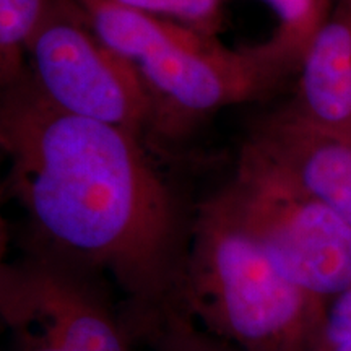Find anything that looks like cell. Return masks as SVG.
<instances>
[{
	"instance_id": "cell-1",
	"label": "cell",
	"mask_w": 351,
	"mask_h": 351,
	"mask_svg": "<svg viewBox=\"0 0 351 351\" xmlns=\"http://www.w3.org/2000/svg\"><path fill=\"white\" fill-rule=\"evenodd\" d=\"M0 152L7 189L32 226V247L111 282L134 337L181 309L195 210L153 163L142 138L64 112L28 70L0 88Z\"/></svg>"
},
{
	"instance_id": "cell-13",
	"label": "cell",
	"mask_w": 351,
	"mask_h": 351,
	"mask_svg": "<svg viewBox=\"0 0 351 351\" xmlns=\"http://www.w3.org/2000/svg\"><path fill=\"white\" fill-rule=\"evenodd\" d=\"M319 351H351V287L328 301Z\"/></svg>"
},
{
	"instance_id": "cell-10",
	"label": "cell",
	"mask_w": 351,
	"mask_h": 351,
	"mask_svg": "<svg viewBox=\"0 0 351 351\" xmlns=\"http://www.w3.org/2000/svg\"><path fill=\"white\" fill-rule=\"evenodd\" d=\"M274 10L278 26L274 39L301 62L302 52L332 12L335 0H263Z\"/></svg>"
},
{
	"instance_id": "cell-15",
	"label": "cell",
	"mask_w": 351,
	"mask_h": 351,
	"mask_svg": "<svg viewBox=\"0 0 351 351\" xmlns=\"http://www.w3.org/2000/svg\"><path fill=\"white\" fill-rule=\"evenodd\" d=\"M341 2H346V3H350V5H351V0H341Z\"/></svg>"
},
{
	"instance_id": "cell-9",
	"label": "cell",
	"mask_w": 351,
	"mask_h": 351,
	"mask_svg": "<svg viewBox=\"0 0 351 351\" xmlns=\"http://www.w3.org/2000/svg\"><path fill=\"white\" fill-rule=\"evenodd\" d=\"M49 0H0V88L26 73V44Z\"/></svg>"
},
{
	"instance_id": "cell-2",
	"label": "cell",
	"mask_w": 351,
	"mask_h": 351,
	"mask_svg": "<svg viewBox=\"0 0 351 351\" xmlns=\"http://www.w3.org/2000/svg\"><path fill=\"white\" fill-rule=\"evenodd\" d=\"M77 3L98 36L142 78L153 104L152 150L178 142L221 109L261 98L295 72L270 39L232 49L218 38L114 0Z\"/></svg>"
},
{
	"instance_id": "cell-12",
	"label": "cell",
	"mask_w": 351,
	"mask_h": 351,
	"mask_svg": "<svg viewBox=\"0 0 351 351\" xmlns=\"http://www.w3.org/2000/svg\"><path fill=\"white\" fill-rule=\"evenodd\" d=\"M156 351H243L210 335L182 309H171L147 337Z\"/></svg>"
},
{
	"instance_id": "cell-5",
	"label": "cell",
	"mask_w": 351,
	"mask_h": 351,
	"mask_svg": "<svg viewBox=\"0 0 351 351\" xmlns=\"http://www.w3.org/2000/svg\"><path fill=\"white\" fill-rule=\"evenodd\" d=\"M26 70L52 106L129 132L150 147V95L134 65L98 36L77 0H49L26 44Z\"/></svg>"
},
{
	"instance_id": "cell-8",
	"label": "cell",
	"mask_w": 351,
	"mask_h": 351,
	"mask_svg": "<svg viewBox=\"0 0 351 351\" xmlns=\"http://www.w3.org/2000/svg\"><path fill=\"white\" fill-rule=\"evenodd\" d=\"M296 96L287 106L314 129L351 138V5L332 12L302 52Z\"/></svg>"
},
{
	"instance_id": "cell-6",
	"label": "cell",
	"mask_w": 351,
	"mask_h": 351,
	"mask_svg": "<svg viewBox=\"0 0 351 351\" xmlns=\"http://www.w3.org/2000/svg\"><path fill=\"white\" fill-rule=\"evenodd\" d=\"M0 327L13 351H132L106 280L32 247L0 275Z\"/></svg>"
},
{
	"instance_id": "cell-16",
	"label": "cell",
	"mask_w": 351,
	"mask_h": 351,
	"mask_svg": "<svg viewBox=\"0 0 351 351\" xmlns=\"http://www.w3.org/2000/svg\"><path fill=\"white\" fill-rule=\"evenodd\" d=\"M0 330H2V327H0Z\"/></svg>"
},
{
	"instance_id": "cell-7",
	"label": "cell",
	"mask_w": 351,
	"mask_h": 351,
	"mask_svg": "<svg viewBox=\"0 0 351 351\" xmlns=\"http://www.w3.org/2000/svg\"><path fill=\"white\" fill-rule=\"evenodd\" d=\"M244 148L351 228V138L314 129L283 106L257 121Z\"/></svg>"
},
{
	"instance_id": "cell-11",
	"label": "cell",
	"mask_w": 351,
	"mask_h": 351,
	"mask_svg": "<svg viewBox=\"0 0 351 351\" xmlns=\"http://www.w3.org/2000/svg\"><path fill=\"white\" fill-rule=\"evenodd\" d=\"M132 10L174 21L197 33L218 38L225 21L226 0H114Z\"/></svg>"
},
{
	"instance_id": "cell-4",
	"label": "cell",
	"mask_w": 351,
	"mask_h": 351,
	"mask_svg": "<svg viewBox=\"0 0 351 351\" xmlns=\"http://www.w3.org/2000/svg\"><path fill=\"white\" fill-rule=\"evenodd\" d=\"M215 195L296 287L327 302L351 287V228L247 148Z\"/></svg>"
},
{
	"instance_id": "cell-14",
	"label": "cell",
	"mask_w": 351,
	"mask_h": 351,
	"mask_svg": "<svg viewBox=\"0 0 351 351\" xmlns=\"http://www.w3.org/2000/svg\"><path fill=\"white\" fill-rule=\"evenodd\" d=\"M2 195H3V187L0 186V275H2L3 269H5V265L8 263L7 252H8V239H10L5 217H3V212H2Z\"/></svg>"
},
{
	"instance_id": "cell-3",
	"label": "cell",
	"mask_w": 351,
	"mask_h": 351,
	"mask_svg": "<svg viewBox=\"0 0 351 351\" xmlns=\"http://www.w3.org/2000/svg\"><path fill=\"white\" fill-rule=\"evenodd\" d=\"M327 301L289 282L217 195L195 207L179 306L243 351H319Z\"/></svg>"
}]
</instances>
